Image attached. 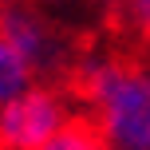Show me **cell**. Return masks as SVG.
<instances>
[{
  "label": "cell",
  "mask_w": 150,
  "mask_h": 150,
  "mask_svg": "<svg viewBox=\"0 0 150 150\" xmlns=\"http://www.w3.org/2000/svg\"><path fill=\"white\" fill-rule=\"evenodd\" d=\"M0 36L12 40L40 75L75 71V63H71L75 47H71L67 32L32 0H0Z\"/></svg>",
  "instance_id": "cell-2"
},
{
  "label": "cell",
  "mask_w": 150,
  "mask_h": 150,
  "mask_svg": "<svg viewBox=\"0 0 150 150\" xmlns=\"http://www.w3.org/2000/svg\"><path fill=\"white\" fill-rule=\"evenodd\" d=\"M83 115L111 150H150V67L127 55H87L71 71Z\"/></svg>",
  "instance_id": "cell-1"
},
{
  "label": "cell",
  "mask_w": 150,
  "mask_h": 150,
  "mask_svg": "<svg viewBox=\"0 0 150 150\" xmlns=\"http://www.w3.org/2000/svg\"><path fill=\"white\" fill-rule=\"evenodd\" d=\"M40 79V71L24 59V52L12 40L0 36V107H8L12 99H20L24 91H32Z\"/></svg>",
  "instance_id": "cell-4"
},
{
  "label": "cell",
  "mask_w": 150,
  "mask_h": 150,
  "mask_svg": "<svg viewBox=\"0 0 150 150\" xmlns=\"http://www.w3.org/2000/svg\"><path fill=\"white\" fill-rule=\"evenodd\" d=\"M79 4H95V0H79Z\"/></svg>",
  "instance_id": "cell-7"
},
{
  "label": "cell",
  "mask_w": 150,
  "mask_h": 150,
  "mask_svg": "<svg viewBox=\"0 0 150 150\" xmlns=\"http://www.w3.org/2000/svg\"><path fill=\"white\" fill-rule=\"evenodd\" d=\"M71 119H75V111H71L67 95L59 87L36 83L20 99L0 107V150H40Z\"/></svg>",
  "instance_id": "cell-3"
},
{
  "label": "cell",
  "mask_w": 150,
  "mask_h": 150,
  "mask_svg": "<svg viewBox=\"0 0 150 150\" xmlns=\"http://www.w3.org/2000/svg\"><path fill=\"white\" fill-rule=\"evenodd\" d=\"M40 150H111V142H107V138L99 134V127L79 111L67 127L52 138V142H44Z\"/></svg>",
  "instance_id": "cell-5"
},
{
  "label": "cell",
  "mask_w": 150,
  "mask_h": 150,
  "mask_svg": "<svg viewBox=\"0 0 150 150\" xmlns=\"http://www.w3.org/2000/svg\"><path fill=\"white\" fill-rule=\"evenodd\" d=\"M115 16L134 40L150 44V0H115Z\"/></svg>",
  "instance_id": "cell-6"
}]
</instances>
